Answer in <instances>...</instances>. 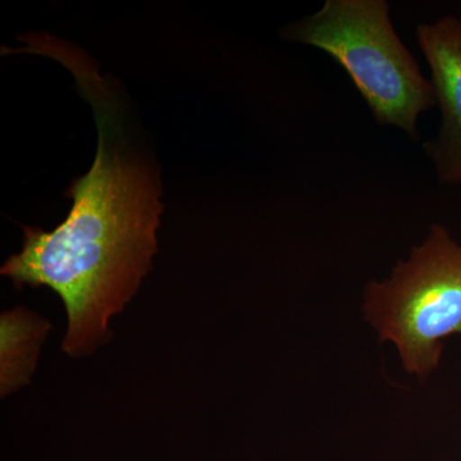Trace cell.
<instances>
[{
	"label": "cell",
	"mask_w": 461,
	"mask_h": 461,
	"mask_svg": "<svg viewBox=\"0 0 461 461\" xmlns=\"http://www.w3.org/2000/svg\"><path fill=\"white\" fill-rule=\"evenodd\" d=\"M71 71L95 113V159L68 191L74 204L66 220L53 230L23 227V250L0 273L14 286L59 295L68 318L62 350L83 357L107 344L109 321L150 271L163 205L158 171L130 148L94 66L81 60Z\"/></svg>",
	"instance_id": "cell-1"
},
{
	"label": "cell",
	"mask_w": 461,
	"mask_h": 461,
	"mask_svg": "<svg viewBox=\"0 0 461 461\" xmlns=\"http://www.w3.org/2000/svg\"><path fill=\"white\" fill-rule=\"evenodd\" d=\"M284 36L332 57L379 124L420 140L418 120L435 107V91L393 29L390 3L327 0L312 16L287 26Z\"/></svg>",
	"instance_id": "cell-2"
},
{
	"label": "cell",
	"mask_w": 461,
	"mask_h": 461,
	"mask_svg": "<svg viewBox=\"0 0 461 461\" xmlns=\"http://www.w3.org/2000/svg\"><path fill=\"white\" fill-rule=\"evenodd\" d=\"M363 311L379 342L396 346L403 369L429 378L441 362L444 339L461 335V245L433 224L388 280L366 285Z\"/></svg>",
	"instance_id": "cell-3"
},
{
	"label": "cell",
	"mask_w": 461,
	"mask_h": 461,
	"mask_svg": "<svg viewBox=\"0 0 461 461\" xmlns=\"http://www.w3.org/2000/svg\"><path fill=\"white\" fill-rule=\"evenodd\" d=\"M430 68V84L441 112V127L424 149L439 182L461 184V20L445 16L415 29Z\"/></svg>",
	"instance_id": "cell-4"
},
{
	"label": "cell",
	"mask_w": 461,
	"mask_h": 461,
	"mask_svg": "<svg viewBox=\"0 0 461 461\" xmlns=\"http://www.w3.org/2000/svg\"><path fill=\"white\" fill-rule=\"evenodd\" d=\"M51 329L50 321L25 308L5 312L0 317V391L2 397L27 386L38 364L39 353Z\"/></svg>",
	"instance_id": "cell-5"
}]
</instances>
